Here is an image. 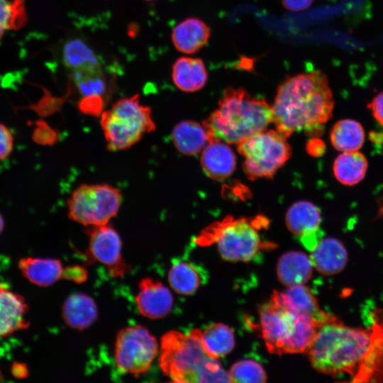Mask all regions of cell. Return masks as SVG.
I'll return each mask as SVG.
<instances>
[{
	"label": "cell",
	"mask_w": 383,
	"mask_h": 383,
	"mask_svg": "<svg viewBox=\"0 0 383 383\" xmlns=\"http://www.w3.org/2000/svg\"><path fill=\"white\" fill-rule=\"evenodd\" d=\"M334 99L319 70L287 77L278 86L272 110L276 130L285 138L296 132L317 137L333 116Z\"/></svg>",
	"instance_id": "1"
},
{
	"label": "cell",
	"mask_w": 383,
	"mask_h": 383,
	"mask_svg": "<svg viewBox=\"0 0 383 383\" xmlns=\"http://www.w3.org/2000/svg\"><path fill=\"white\" fill-rule=\"evenodd\" d=\"M370 329L352 328L338 319L321 324L307 351L311 366L321 373L337 377L348 374L354 382L372 348Z\"/></svg>",
	"instance_id": "2"
},
{
	"label": "cell",
	"mask_w": 383,
	"mask_h": 383,
	"mask_svg": "<svg viewBox=\"0 0 383 383\" xmlns=\"http://www.w3.org/2000/svg\"><path fill=\"white\" fill-rule=\"evenodd\" d=\"M159 366L174 382H232L218 362L206 351L201 331L192 329L187 333L170 331L161 338Z\"/></svg>",
	"instance_id": "3"
},
{
	"label": "cell",
	"mask_w": 383,
	"mask_h": 383,
	"mask_svg": "<svg viewBox=\"0 0 383 383\" xmlns=\"http://www.w3.org/2000/svg\"><path fill=\"white\" fill-rule=\"evenodd\" d=\"M272 122V106L265 99L231 87L223 91L218 109L204 121L215 139L227 144H238Z\"/></svg>",
	"instance_id": "4"
},
{
	"label": "cell",
	"mask_w": 383,
	"mask_h": 383,
	"mask_svg": "<svg viewBox=\"0 0 383 383\" xmlns=\"http://www.w3.org/2000/svg\"><path fill=\"white\" fill-rule=\"evenodd\" d=\"M258 312L262 337L272 354L306 353L321 326L310 315L290 310L272 296Z\"/></svg>",
	"instance_id": "5"
},
{
	"label": "cell",
	"mask_w": 383,
	"mask_h": 383,
	"mask_svg": "<svg viewBox=\"0 0 383 383\" xmlns=\"http://www.w3.org/2000/svg\"><path fill=\"white\" fill-rule=\"evenodd\" d=\"M268 224L264 217L238 218L231 216L216 221L196 238L202 246L216 244L221 257L228 262H249L275 245L262 240L260 230Z\"/></svg>",
	"instance_id": "6"
},
{
	"label": "cell",
	"mask_w": 383,
	"mask_h": 383,
	"mask_svg": "<svg viewBox=\"0 0 383 383\" xmlns=\"http://www.w3.org/2000/svg\"><path fill=\"white\" fill-rule=\"evenodd\" d=\"M100 125L110 151L130 148L156 128L151 109L141 104L138 94L122 98L104 111Z\"/></svg>",
	"instance_id": "7"
},
{
	"label": "cell",
	"mask_w": 383,
	"mask_h": 383,
	"mask_svg": "<svg viewBox=\"0 0 383 383\" xmlns=\"http://www.w3.org/2000/svg\"><path fill=\"white\" fill-rule=\"evenodd\" d=\"M287 139L277 130H264L238 144V152L245 158L243 169L248 179L273 177L291 156Z\"/></svg>",
	"instance_id": "8"
},
{
	"label": "cell",
	"mask_w": 383,
	"mask_h": 383,
	"mask_svg": "<svg viewBox=\"0 0 383 383\" xmlns=\"http://www.w3.org/2000/svg\"><path fill=\"white\" fill-rule=\"evenodd\" d=\"M121 191L108 184H83L67 200L69 218L87 227L107 224L121 207Z\"/></svg>",
	"instance_id": "9"
},
{
	"label": "cell",
	"mask_w": 383,
	"mask_h": 383,
	"mask_svg": "<svg viewBox=\"0 0 383 383\" xmlns=\"http://www.w3.org/2000/svg\"><path fill=\"white\" fill-rule=\"evenodd\" d=\"M157 354V342L146 328L136 325L118 332L114 357L116 367L121 372L135 377L145 374Z\"/></svg>",
	"instance_id": "10"
},
{
	"label": "cell",
	"mask_w": 383,
	"mask_h": 383,
	"mask_svg": "<svg viewBox=\"0 0 383 383\" xmlns=\"http://www.w3.org/2000/svg\"><path fill=\"white\" fill-rule=\"evenodd\" d=\"M89 247L86 252L91 262L105 265L111 277H121L130 270L122 256V240L109 223L87 227Z\"/></svg>",
	"instance_id": "11"
},
{
	"label": "cell",
	"mask_w": 383,
	"mask_h": 383,
	"mask_svg": "<svg viewBox=\"0 0 383 383\" xmlns=\"http://www.w3.org/2000/svg\"><path fill=\"white\" fill-rule=\"evenodd\" d=\"M72 79L82 96L80 111L98 116L103 110L108 85L101 67H86L72 71Z\"/></svg>",
	"instance_id": "12"
},
{
	"label": "cell",
	"mask_w": 383,
	"mask_h": 383,
	"mask_svg": "<svg viewBox=\"0 0 383 383\" xmlns=\"http://www.w3.org/2000/svg\"><path fill=\"white\" fill-rule=\"evenodd\" d=\"M135 296L140 313L148 318L159 319L167 316L173 306V296L170 289L161 282L145 277L139 282Z\"/></svg>",
	"instance_id": "13"
},
{
	"label": "cell",
	"mask_w": 383,
	"mask_h": 383,
	"mask_svg": "<svg viewBox=\"0 0 383 383\" xmlns=\"http://www.w3.org/2000/svg\"><path fill=\"white\" fill-rule=\"evenodd\" d=\"M272 296L290 310L310 315L321 325L337 319L319 307L313 293L304 284L290 286L283 292L275 291Z\"/></svg>",
	"instance_id": "14"
},
{
	"label": "cell",
	"mask_w": 383,
	"mask_h": 383,
	"mask_svg": "<svg viewBox=\"0 0 383 383\" xmlns=\"http://www.w3.org/2000/svg\"><path fill=\"white\" fill-rule=\"evenodd\" d=\"M28 309L22 296L0 283V336H7L28 328L29 321L26 318Z\"/></svg>",
	"instance_id": "15"
},
{
	"label": "cell",
	"mask_w": 383,
	"mask_h": 383,
	"mask_svg": "<svg viewBox=\"0 0 383 383\" xmlns=\"http://www.w3.org/2000/svg\"><path fill=\"white\" fill-rule=\"evenodd\" d=\"M313 267L321 274L331 276L340 273L347 265L348 253L345 245L332 237L323 238L311 251Z\"/></svg>",
	"instance_id": "16"
},
{
	"label": "cell",
	"mask_w": 383,
	"mask_h": 383,
	"mask_svg": "<svg viewBox=\"0 0 383 383\" xmlns=\"http://www.w3.org/2000/svg\"><path fill=\"white\" fill-rule=\"evenodd\" d=\"M201 165L204 173L211 179L222 181L235 171L236 157L226 143L214 139L203 150Z\"/></svg>",
	"instance_id": "17"
},
{
	"label": "cell",
	"mask_w": 383,
	"mask_h": 383,
	"mask_svg": "<svg viewBox=\"0 0 383 383\" xmlns=\"http://www.w3.org/2000/svg\"><path fill=\"white\" fill-rule=\"evenodd\" d=\"M211 132L203 122L184 120L177 123L172 131V140L182 155L193 156L201 152L213 140Z\"/></svg>",
	"instance_id": "18"
},
{
	"label": "cell",
	"mask_w": 383,
	"mask_h": 383,
	"mask_svg": "<svg viewBox=\"0 0 383 383\" xmlns=\"http://www.w3.org/2000/svg\"><path fill=\"white\" fill-rule=\"evenodd\" d=\"M210 36L209 26L198 18L191 17L181 21L173 28L172 40L178 51L194 54L207 44Z\"/></svg>",
	"instance_id": "19"
},
{
	"label": "cell",
	"mask_w": 383,
	"mask_h": 383,
	"mask_svg": "<svg viewBox=\"0 0 383 383\" xmlns=\"http://www.w3.org/2000/svg\"><path fill=\"white\" fill-rule=\"evenodd\" d=\"M62 316L69 327L82 331L97 319L98 309L91 297L83 293H75L65 299Z\"/></svg>",
	"instance_id": "20"
},
{
	"label": "cell",
	"mask_w": 383,
	"mask_h": 383,
	"mask_svg": "<svg viewBox=\"0 0 383 383\" xmlns=\"http://www.w3.org/2000/svg\"><path fill=\"white\" fill-rule=\"evenodd\" d=\"M172 77L179 89L194 92L204 87L208 80V72L201 59L181 57L173 64Z\"/></svg>",
	"instance_id": "21"
},
{
	"label": "cell",
	"mask_w": 383,
	"mask_h": 383,
	"mask_svg": "<svg viewBox=\"0 0 383 383\" xmlns=\"http://www.w3.org/2000/svg\"><path fill=\"white\" fill-rule=\"evenodd\" d=\"M313 265L310 257L301 251H289L279 257L277 275L287 287L304 284L312 276Z\"/></svg>",
	"instance_id": "22"
},
{
	"label": "cell",
	"mask_w": 383,
	"mask_h": 383,
	"mask_svg": "<svg viewBox=\"0 0 383 383\" xmlns=\"http://www.w3.org/2000/svg\"><path fill=\"white\" fill-rule=\"evenodd\" d=\"M207 277L202 267L190 262L177 261L169 270L168 282L177 294L191 295L206 282Z\"/></svg>",
	"instance_id": "23"
},
{
	"label": "cell",
	"mask_w": 383,
	"mask_h": 383,
	"mask_svg": "<svg viewBox=\"0 0 383 383\" xmlns=\"http://www.w3.org/2000/svg\"><path fill=\"white\" fill-rule=\"evenodd\" d=\"M18 267L28 281L40 287L50 286L62 279L64 269L58 259L28 257L21 259Z\"/></svg>",
	"instance_id": "24"
},
{
	"label": "cell",
	"mask_w": 383,
	"mask_h": 383,
	"mask_svg": "<svg viewBox=\"0 0 383 383\" xmlns=\"http://www.w3.org/2000/svg\"><path fill=\"white\" fill-rule=\"evenodd\" d=\"M320 209L312 202L299 201L294 203L286 213V225L289 231L299 238L309 235L320 228Z\"/></svg>",
	"instance_id": "25"
},
{
	"label": "cell",
	"mask_w": 383,
	"mask_h": 383,
	"mask_svg": "<svg viewBox=\"0 0 383 383\" xmlns=\"http://www.w3.org/2000/svg\"><path fill=\"white\" fill-rule=\"evenodd\" d=\"M367 167V160L362 152H343L335 159L333 172L340 184L353 186L365 178Z\"/></svg>",
	"instance_id": "26"
},
{
	"label": "cell",
	"mask_w": 383,
	"mask_h": 383,
	"mask_svg": "<svg viewBox=\"0 0 383 383\" xmlns=\"http://www.w3.org/2000/svg\"><path fill=\"white\" fill-rule=\"evenodd\" d=\"M365 133L358 121L345 118L337 121L330 132L333 147L340 152L358 151L363 145Z\"/></svg>",
	"instance_id": "27"
},
{
	"label": "cell",
	"mask_w": 383,
	"mask_h": 383,
	"mask_svg": "<svg viewBox=\"0 0 383 383\" xmlns=\"http://www.w3.org/2000/svg\"><path fill=\"white\" fill-rule=\"evenodd\" d=\"M201 340L207 353L218 359L230 353L235 346L232 329L221 323H213L201 332Z\"/></svg>",
	"instance_id": "28"
},
{
	"label": "cell",
	"mask_w": 383,
	"mask_h": 383,
	"mask_svg": "<svg viewBox=\"0 0 383 383\" xmlns=\"http://www.w3.org/2000/svg\"><path fill=\"white\" fill-rule=\"evenodd\" d=\"M62 57L65 65L71 71L86 67H101L99 58L94 50L79 39H72L65 45Z\"/></svg>",
	"instance_id": "29"
},
{
	"label": "cell",
	"mask_w": 383,
	"mask_h": 383,
	"mask_svg": "<svg viewBox=\"0 0 383 383\" xmlns=\"http://www.w3.org/2000/svg\"><path fill=\"white\" fill-rule=\"evenodd\" d=\"M27 15L23 0H0V32L17 30L26 24Z\"/></svg>",
	"instance_id": "30"
},
{
	"label": "cell",
	"mask_w": 383,
	"mask_h": 383,
	"mask_svg": "<svg viewBox=\"0 0 383 383\" xmlns=\"http://www.w3.org/2000/svg\"><path fill=\"white\" fill-rule=\"evenodd\" d=\"M232 382L262 383L267 380V374L262 366L253 360L236 362L229 372Z\"/></svg>",
	"instance_id": "31"
},
{
	"label": "cell",
	"mask_w": 383,
	"mask_h": 383,
	"mask_svg": "<svg viewBox=\"0 0 383 383\" xmlns=\"http://www.w3.org/2000/svg\"><path fill=\"white\" fill-rule=\"evenodd\" d=\"M13 135L4 125L0 123V162L6 160L13 150Z\"/></svg>",
	"instance_id": "32"
},
{
	"label": "cell",
	"mask_w": 383,
	"mask_h": 383,
	"mask_svg": "<svg viewBox=\"0 0 383 383\" xmlns=\"http://www.w3.org/2000/svg\"><path fill=\"white\" fill-rule=\"evenodd\" d=\"M87 270L79 265L70 266L64 269L62 279L82 283L87 279Z\"/></svg>",
	"instance_id": "33"
},
{
	"label": "cell",
	"mask_w": 383,
	"mask_h": 383,
	"mask_svg": "<svg viewBox=\"0 0 383 383\" xmlns=\"http://www.w3.org/2000/svg\"><path fill=\"white\" fill-rule=\"evenodd\" d=\"M376 121L383 127V91L377 94L367 104Z\"/></svg>",
	"instance_id": "34"
},
{
	"label": "cell",
	"mask_w": 383,
	"mask_h": 383,
	"mask_svg": "<svg viewBox=\"0 0 383 383\" xmlns=\"http://www.w3.org/2000/svg\"><path fill=\"white\" fill-rule=\"evenodd\" d=\"M322 238V231L319 228L316 231L309 235L301 237L300 240L303 245L311 252L314 249Z\"/></svg>",
	"instance_id": "35"
},
{
	"label": "cell",
	"mask_w": 383,
	"mask_h": 383,
	"mask_svg": "<svg viewBox=\"0 0 383 383\" xmlns=\"http://www.w3.org/2000/svg\"><path fill=\"white\" fill-rule=\"evenodd\" d=\"M306 150L312 156H321L325 152L326 145L321 139L313 137L308 141Z\"/></svg>",
	"instance_id": "36"
},
{
	"label": "cell",
	"mask_w": 383,
	"mask_h": 383,
	"mask_svg": "<svg viewBox=\"0 0 383 383\" xmlns=\"http://www.w3.org/2000/svg\"><path fill=\"white\" fill-rule=\"evenodd\" d=\"M284 7L292 11H300L308 9L313 0H282Z\"/></svg>",
	"instance_id": "37"
},
{
	"label": "cell",
	"mask_w": 383,
	"mask_h": 383,
	"mask_svg": "<svg viewBox=\"0 0 383 383\" xmlns=\"http://www.w3.org/2000/svg\"><path fill=\"white\" fill-rule=\"evenodd\" d=\"M11 372L14 377L18 378L26 377L28 374L27 367L21 363L13 364L11 368Z\"/></svg>",
	"instance_id": "38"
},
{
	"label": "cell",
	"mask_w": 383,
	"mask_h": 383,
	"mask_svg": "<svg viewBox=\"0 0 383 383\" xmlns=\"http://www.w3.org/2000/svg\"><path fill=\"white\" fill-rule=\"evenodd\" d=\"M370 139L374 143L382 145L383 152V133L372 132L370 133Z\"/></svg>",
	"instance_id": "39"
},
{
	"label": "cell",
	"mask_w": 383,
	"mask_h": 383,
	"mask_svg": "<svg viewBox=\"0 0 383 383\" xmlns=\"http://www.w3.org/2000/svg\"><path fill=\"white\" fill-rule=\"evenodd\" d=\"M4 228V219L2 218V216L0 213V233L2 231Z\"/></svg>",
	"instance_id": "40"
},
{
	"label": "cell",
	"mask_w": 383,
	"mask_h": 383,
	"mask_svg": "<svg viewBox=\"0 0 383 383\" xmlns=\"http://www.w3.org/2000/svg\"><path fill=\"white\" fill-rule=\"evenodd\" d=\"M148 1H150V0H148Z\"/></svg>",
	"instance_id": "41"
}]
</instances>
